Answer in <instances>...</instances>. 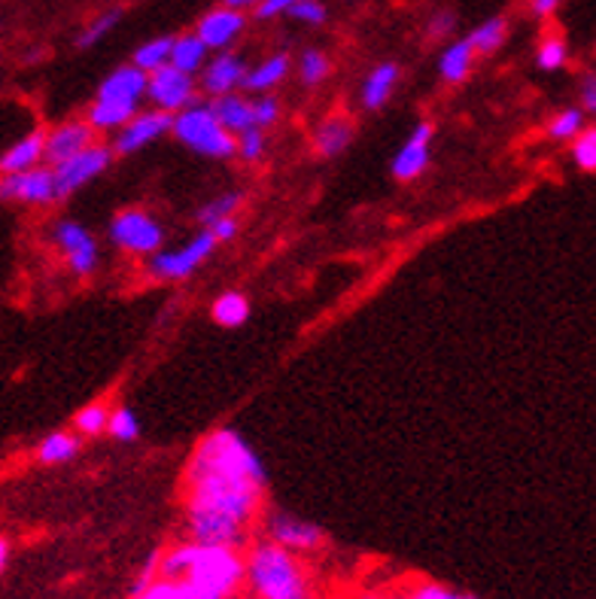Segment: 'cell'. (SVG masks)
Segmentation results:
<instances>
[{
	"label": "cell",
	"mask_w": 596,
	"mask_h": 599,
	"mask_svg": "<svg viewBox=\"0 0 596 599\" xmlns=\"http://www.w3.org/2000/svg\"><path fill=\"white\" fill-rule=\"evenodd\" d=\"M171 68H177L183 73H195L202 71L204 64H207V47H204L198 34H183L174 37V43H171V59H167Z\"/></svg>",
	"instance_id": "21"
},
{
	"label": "cell",
	"mask_w": 596,
	"mask_h": 599,
	"mask_svg": "<svg viewBox=\"0 0 596 599\" xmlns=\"http://www.w3.org/2000/svg\"><path fill=\"white\" fill-rule=\"evenodd\" d=\"M453 28V16L451 12H442V16H435V22H432V34H448Z\"/></svg>",
	"instance_id": "47"
},
{
	"label": "cell",
	"mask_w": 596,
	"mask_h": 599,
	"mask_svg": "<svg viewBox=\"0 0 596 599\" xmlns=\"http://www.w3.org/2000/svg\"><path fill=\"white\" fill-rule=\"evenodd\" d=\"M557 7H561V0H533V12L536 16H551Z\"/></svg>",
	"instance_id": "48"
},
{
	"label": "cell",
	"mask_w": 596,
	"mask_h": 599,
	"mask_svg": "<svg viewBox=\"0 0 596 599\" xmlns=\"http://www.w3.org/2000/svg\"><path fill=\"white\" fill-rule=\"evenodd\" d=\"M7 564H10V541L0 539V576H3Z\"/></svg>",
	"instance_id": "50"
},
{
	"label": "cell",
	"mask_w": 596,
	"mask_h": 599,
	"mask_svg": "<svg viewBox=\"0 0 596 599\" xmlns=\"http://www.w3.org/2000/svg\"><path fill=\"white\" fill-rule=\"evenodd\" d=\"M289 73V55L284 52H277L271 59H265L259 68H253L244 76V89H250V92H268V89H275L277 83H284Z\"/></svg>",
	"instance_id": "23"
},
{
	"label": "cell",
	"mask_w": 596,
	"mask_h": 599,
	"mask_svg": "<svg viewBox=\"0 0 596 599\" xmlns=\"http://www.w3.org/2000/svg\"><path fill=\"white\" fill-rule=\"evenodd\" d=\"M107 417L110 411L107 405H101V402H92V405H85L76 411V417H73V426L83 432V435H101V432L107 430Z\"/></svg>",
	"instance_id": "32"
},
{
	"label": "cell",
	"mask_w": 596,
	"mask_h": 599,
	"mask_svg": "<svg viewBox=\"0 0 596 599\" xmlns=\"http://www.w3.org/2000/svg\"><path fill=\"white\" fill-rule=\"evenodd\" d=\"M171 125H174V116H171V113H162V110L134 113L132 120L125 122L120 132H116L113 153H116V156H132L137 149H144L146 144L158 141L162 134L171 132Z\"/></svg>",
	"instance_id": "11"
},
{
	"label": "cell",
	"mask_w": 596,
	"mask_h": 599,
	"mask_svg": "<svg viewBox=\"0 0 596 599\" xmlns=\"http://www.w3.org/2000/svg\"><path fill=\"white\" fill-rule=\"evenodd\" d=\"M76 454H80V442L73 438L71 432H52V435H47V438L40 442V447H37V459L47 463V466L71 463Z\"/></svg>",
	"instance_id": "26"
},
{
	"label": "cell",
	"mask_w": 596,
	"mask_h": 599,
	"mask_svg": "<svg viewBox=\"0 0 596 599\" xmlns=\"http://www.w3.org/2000/svg\"><path fill=\"white\" fill-rule=\"evenodd\" d=\"M235 153L244 162H259L265 156V134L263 128H247V132L235 134Z\"/></svg>",
	"instance_id": "36"
},
{
	"label": "cell",
	"mask_w": 596,
	"mask_h": 599,
	"mask_svg": "<svg viewBox=\"0 0 596 599\" xmlns=\"http://www.w3.org/2000/svg\"><path fill=\"white\" fill-rule=\"evenodd\" d=\"M430 144H432V125L423 122L418 125L405 146L399 149V156L393 158V177L395 180H414L420 177L427 165H430Z\"/></svg>",
	"instance_id": "15"
},
{
	"label": "cell",
	"mask_w": 596,
	"mask_h": 599,
	"mask_svg": "<svg viewBox=\"0 0 596 599\" xmlns=\"http://www.w3.org/2000/svg\"><path fill=\"white\" fill-rule=\"evenodd\" d=\"M207 107H210L216 122H219L228 134H240L247 132V128H256V125H253V101L235 95V92H232V95L214 97V104H207Z\"/></svg>",
	"instance_id": "18"
},
{
	"label": "cell",
	"mask_w": 596,
	"mask_h": 599,
	"mask_svg": "<svg viewBox=\"0 0 596 599\" xmlns=\"http://www.w3.org/2000/svg\"><path fill=\"white\" fill-rule=\"evenodd\" d=\"M359 599H381V597H359Z\"/></svg>",
	"instance_id": "51"
},
{
	"label": "cell",
	"mask_w": 596,
	"mask_h": 599,
	"mask_svg": "<svg viewBox=\"0 0 596 599\" xmlns=\"http://www.w3.org/2000/svg\"><path fill=\"white\" fill-rule=\"evenodd\" d=\"M298 73H301V80H305L308 85L322 83V80L329 76V59L322 55L320 49H308V52L301 55Z\"/></svg>",
	"instance_id": "35"
},
{
	"label": "cell",
	"mask_w": 596,
	"mask_h": 599,
	"mask_svg": "<svg viewBox=\"0 0 596 599\" xmlns=\"http://www.w3.org/2000/svg\"><path fill=\"white\" fill-rule=\"evenodd\" d=\"M171 132L177 141L207 158H232L235 156V134H228L207 104H189L186 110L174 113Z\"/></svg>",
	"instance_id": "4"
},
{
	"label": "cell",
	"mask_w": 596,
	"mask_h": 599,
	"mask_svg": "<svg viewBox=\"0 0 596 599\" xmlns=\"http://www.w3.org/2000/svg\"><path fill=\"white\" fill-rule=\"evenodd\" d=\"M141 97H146V73L134 64L116 68L97 89V101H116V104L137 107Z\"/></svg>",
	"instance_id": "17"
},
{
	"label": "cell",
	"mask_w": 596,
	"mask_h": 599,
	"mask_svg": "<svg viewBox=\"0 0 596 599\" xmlns=\"http://www.w3.org/2000/svg\"><path fill=\"white\" fill-rule=\"evenodd\" d=\"M43 141H47V132H31L19 144H12L0 156V174H22V171L37 168L43 162Z\"/></svg>",
	"instance_id": "19"
},
{
	"label": "cell",
	"mask_w": 596,
	"mask_h": 599,
	"mask_svg": "<svg viewBox=\"0 0 596 599\" xmlns=\"http://www.w3.org/2000/svg\"><path fill=\"white\" fill-rule=\"evenodd\" d=\"M536 61L542 71H561L563 64H566V43H563L561 37H548V40H542Z\"/></svg>",
	"instance_id": "38"
},
{
	"label": "cell",
	"mask_w": 596,
	"mask_h": 599,
	"mask_svg": "<svg viewBox=\"0 0 596 599\" xmlns=\"http://www.w3.org/2000/svg\"><path fill=\"white\" fill-rule=\"evenodd\" d=\"M0 202L19 204H52L55 195V177L52 168H31L22 174H0Z\"/></svg>",
	"instance_id": "10"
},
{
	"label": "cell",
	"mask_w": 596,
	"mask_h": 599,
	"mask_svg": "<svg viewBox=\"0 0 596 599\" xmlns=\"http://www.w3.org/2000/svg\"><path fill=\"white\" fill-rule=\"evenodd\" d=\"M223 7H226V10H238V12L256 10V7H259V0H223Z\"/></svg>",
	"instance_id": "49"
},
{
	"label": "cell",
	"mask_w": 596,
	"mask_h": 599,
	"mask_svg": "<svg viewBox=\"0 0 596 599\" xmlns=\"http://www.w3.org/2000/svg\"><path fill=\"white\" fill-rule=\"evenodd\" d=\"M472 64H475V49L469 40H456L451 47L444 49L442 61H439V71L448 83H463L469 71H472Z\"/></svg>",
	"instance_id": "24"
},
{
	"label": "cell",
	"mask_w": 596,
	"mask_h": 599,
	"mask_svg": "<svg viewBox=\"0 0 596 599\" xmlns=\"http://www.w3.org/2000/svg\"><path fill=\"white\" fill-rule=\"evenodd\" d=\"M244 585L256 599H314V588L298 554L275 541H256L244 557Z\"/></svg>",
	"instance_id": "3"
},
{
	"label": "cell",
	"mask_w": 596,
	"mask_h": 599,
	"mask_svg": "<svg viewBox=\"0 0 596 599\" xmlns=\"http://www.w3.org/2000/svg\"><path fill=\"white\" fill-rule=\"evenodd\" d=\"M137 107L132 104H116V101H95L89 110V125L95 132H120L125 122L132 120Z\"/></svg>",
	"instance_id": "25"
},
{
	"label": "cell",
	"mask_w": 596,
	"mask_h": 599,
	"mask_svg": "<svg viewBox=\"0 0 596 599\" xmlns=\"http://www.w3.org/2000/svg\"><path fill=\"white\" fill-rule=\"evenodd\" d=\"M244 24H247L244 12L219 7V10H210L207 16H204L202 22H198V31H195V34H198V40H202L207 49H219V52H226V49L240 37Z\"/></svg>",
	"instance_id": "14"
},
{
	"label": "cell",
	"mask_w": 596,
	"mask_h": 599,
	"mask_svg": "<svg viewBox=\"0 0 596 599\" xmlns=\"http://www.w3.org/2000/svg\"><path fill=\"white\" fill-rule=\"evenodd\" d=\"M395 80H399V68L395 64H378L374 71L366 76V83H362V107L366 110H381L390 95H393Z\"/></svg>",
	"instance_id": "20"
},
{
	"label": "cell",
	"mask_w": 596,
	"mask_h": 599,
	"mask_svg": "<svg viewBox=\"0 0 596 599\" xmlns=\"http://www.w3.org/2000/svg\"><path fill=\"white\" fill-rule=\"evenodd\" d=\"M505 34H508V24L505 19H487L484 24H477L475 31L469 34V43L475 49V55H490V52H496V49L505 43Z\"/></svg>",
	"instance_id": "28"
},
{
	"label": "cell",
	"mask_w": 596,
	"mask_h": 599,
	"mask_svg": "<svg viewBox=\"0 0 596 599\" xmlns=\"http://www.w3.org/2000/svg\"><path fill=\"white\" fill-rule=\"evenodd\" d=\"M244 76H247V64L240 55L235 52H219L210 64H204V76L202 85L207 95H232L240 83H244Z\"/></svg>",
	"instance_id": "16"
},
{
	"label": "cell",
	"mask_w": 596,
	"mask_h": 599,
	"mask_svg": "<svg viewBox=\"0 0 596 599\" xmlns=\"http://www.w3.org/2000/svg\"><path fill=\"white\" fill-rule=\"evenodd\" d=\"M113 162V149L110 146L92 144L83 153H76L68 162H61L52 168V177H55V195L59 198H68L76 189H83L89 183L95 180L97 174H104Z\"/></svg>",
	"instance_id": "7"
},
{
	"label": "cell",
	"mask_w": 596,
	"mask_h": 599,
	"mask_svg": "<svg viewBox=\"0 0 596 599\" xmlns=\"http://www.w3.org/2000/svg\"><path fill=\"white\" fill-rule=\"evenodd\" d=\"M158 578L186 581L214 599H232L244 585V554L238 548L183 541L158 557Z\"/></svg>",
	"instance_id": "2"
},
{
	"label": "cell",
	"mask_w": 596,
	"mask_h": 599,
	"mask_svg": "<svg viewBox=\"0 0 596 599\" xmlns=\"http://www.w3.org/2000/svg\"><path fill=\"white\" fill-rule=\"evenodd\" d=\"M247 317H250V301L240 292H226L214 301V320L226 329H238L247 323Z\"/></svg>",
	"instance_id": "27"
},
{
	"label": "cell",
	"mask_w": 596,
	"mask_h": 599,
	"mask_svg": "<svg viewBox=\"0 0 596 599\" xmlns=\"http://www.w3.org/2000/svg\"><path fill=\"white\" fill-rule=\"evenodd\" d=\"M265 481L263 459L238 432L204 435L186 468L189 541L240 551L263 508Z\"/></svg>",
	"instance_id": "1"
},
{
	"label": "cell",
	"mask_w": 596,
	"mask_h": 599,
	"mask_svg": "<svg viewBox=\"0 0 596 599\" xmlns=\"http://www.w3.org/2000/svg\"><path fill=\"white\" fill-rule=\"evenodd\" d=\"M298 0H259L256 7V16L259 19H275L280 12H289V7H296Z\"/></svg>",
	"instance_id": "43"
},
{
	"label": "cell",
	"mask_w": 596,
	"mask_h": 599,
	"mask_svg": "<svg viewBox=\"0 0 596 599\" xmlns=\"http://www.w3.org/2000/svg\"><path fill=\"white\" fill-rule=\"evenodd\" d=\"M582 104H585V110H590V113L596 110V80H594V73H590V76H585V85H582Z\"/></svg>",
	"instance_id": "46"
},
{
	"label": "cell",
	"mask_w": 596,
	"mask_h": 599,
	"mask_svg": "<svg viewBox=\"0 0 596 599\" xmlns=\"http://www.w3.org/2000/svg\"><path fill=\"white\" fill-rule=\"evenodd\" d=\"M216 244H219V240L214 238V231H210V228H202L186 247L153 252V259H150V275L158 277V280H186L189 275H195L198 265L210 259V252L216 250Z\"/></svg>",
	"instance_id": "5"
},
{
	"label": "cell",
	"mask_w": 596,
	"mask_h": 599,
	"mask_svg": "<svg viewBox=\"0 0 596 599\" xmlns=\"http://www.w3.org/2000/svg\"><path fill=\"white\" fill-rule=\"evenodd\" d=\"M171 43H174V37H155V40L144 43L134 52V68H141L144 73L165 68L167 59H171Z\"/></svg>",
	"instance_id": "29"
},
{
	"label": "cell",
	"mask_w": 596,
	"mask_h": 599,
	"mask_svg": "<svg viewBox=\"0 0 596 599\" xmlns=\"http://www.w3.org/2000/svg\"><path fill=\"white\" fill-rule=\"evenodd\" d=\"M120 19H122V12L120 10H110V12H104V16H97L95 22L89 24V28H85L83 34H80V40H76V47H80V49H92L97 43V40H104V37H107L110 31L116 28V22H120Z\"/></svg>",
	"instance_id": "33"
},
{
	"label": "cell",
	"mask_w": 596,
	"mask_h": 599,
	"mask_svg": "<svg viewBox=\"0 0 596 599\" xmlns=\"http://www.w3.org/2000/svg\"><path fill=\"white\" fill-rule=\"evenodd\" d=\"M265 533H268V541H275V545L292 554L320 551L322 545H326L322 527L310 524L305 517L289 515V512H271L268 520H265Z\"/></svg>",
	"instance_id": "8"
},
{
	"label": "cell",
	"mask_w": 596,
	"mask_h": 599,
	"mask_svg": "<svg viewBox=\"0 0 596 599\" xmlns=\"http://www.w3.org/2000/svg\"><path fill=\"white\" fill-rule=\"evenodd\" d=\"M110 240L125 252H134V256H153V252L162 250V240H165V231L155 223L153 216L144 214V210H122L113 219L110 226Z\"/></svg>",
	"instance_id": "6"
},
{
	"label": "cell",
	"mask_w": 596,
	"mask_h": 599,
	"mask_svg": "<svg viewBox=\"0 0 596 599\" xmlns=\"http://www.w3.org/2000/svg\"><path fill=\"white\" fill-rule=\"evenodd\" d=\"M585 128V113L582 110H563L561 116H554L548 134L554 141H573L575 134Z\"/></svg>",
	"instance_id": "34"
},
{
	"label": "cell",
	"mask_w": 596,
	"mask_h": 599,
	"mask_svg": "<svg viewBox=\"0 0 596 599\" xmlns=\"http://www.w3.org/2000/svg\"><path fill=\"white\" fill-rule=\"evenodd\" d=\"M350 141H353V122L347 120V116H332V120H326L317 128V153L326 158L345 153Z\"/></svg>",
	"instance_id": "22"
},
{
	"label": "cell",
	"mask_w": 596,
	"mask_h": 599,
	"mask_svg": "<svg viewBox=\"0 0 596 599\" xmlns=\"http://www.w3.org/2000/svg\"><path fill=\"white\" fill-rule=\"evenodd\" d=\"M158 557H162V554H153V557L146 560L144 569H141V576H137V581H134L132 593H141V590L150 588L155 578H158Z\"/></svg>",
	"instance_id": "42"
},
{
	"label": "cell",
	"mask_w": 596,
	"mask_h": 599,
	"mask_svg": "<svg viewBox=\"0 0 596 599\" xmlns=\"http://www.w3.org/2000/svg\"><path fill=\"white\" fill-rule=\"evenodd\" d=\"M210 231H214L216 240H232L238 235V219H235V216H232V219H223V223L210 226Z\"/></svg>",
	"instance_id": "44"
},
{
	"label": "cell",
	"mask_w": 596,
	"mask_h": 599,
	"mask_svg": "<svg viewBox=\"0 0 596 599\" xmlns=\"http://www.w3.org/2000/svg\"><path fill=\"white\" fill-rule=\"evenodd\" d=\"M390 599H477L472 593H460V590L442 588V585H423V588L411 590L408 597H390Z\"/></svg>",
	"instance_id": "41"
},
{
	"label": "cell",
	"mask_w": 596,
	"mask_h": 599,
	"mask_svg": "<svg viewBox=\"0 0 596 599\" xmlns=\"http://www.w3.org/2000/svg\"><path fill=\"white\" fill-rule=\"evenodd\" d=\"M95 144V128L89 122H64L55 125L43 141V162H49V168H55L61 162H68L76 153H83Z\"/></svg>",
	"instance_id": "13"
},
{
	"label": "cell",
	"mask_w": 596,
	"mask_h": 599,
	"mask_svg": "<svg viewBox=\"0 0 596 599\" xmlns=\"http://www.w3.org/2000/svg\"><path fill=\"white\" fill-rule=\"evenodd\" d=\"M277 116H280V104H277L271 95L253 101V125H256V128H271Z\"/></svg>",
	"instance_id": "39"
},
{
	"label": "cell",
	"mask_w": 596,
	"mask_h": 599,
	"mask_svg": "<svg viewBox=\"0 0 596 599\" xmlns=\"http://www.w3.org/2000/svg\"><path fill=\"white\" fill-rule=\"evenodd\" d=\"M573 156L575 165L582 171H594L596 168V132L594 128H582V132L573 137Z\"/></svg>",
	"instance_id": "37"
},
{
	"label": "cell",
	"mask_w": 596,
	"mask_h": 599,
	"mask_svg": "<svg viewBox=\"0 0 596 599\" xmlns=\"http://www.w3.org/2000/svg\"><path fill=\"white\" fill-rule=\"evenodd\" d=\"M52 238L61 247V252L68 256V262H71L73 275L89 277L97 268V244L95 238L85 231L80 223H71V219H61L55 223V231H52Z\"/></svg>",
	"instance_id": "12"
},
{
	"label": "cell",
	"mask_w": 596,
	"mask_h": 599,
	"mask_svg": "<svg viewBox=\"0 0 596 599\" xmlns=\"http://www.w3.org/2000/svg\"><path fill=\"white\" fill-rule=\"evenodd\" d=\"M171 599H214V597H207L204 590L192 588L186 581H174V597Z\"/></svg>",
	"instance_id": "45"
},
{
	"label": "cell",
	"mask_w": 596,
	"mask_h": 599,
	"mask_svg": "<svg viewBox=\"0 0 596 599\" xmlns=\"http://www.w3.org/2000/svg\"><path fill=\"white\" fill-rule=\"evenodd\" d=\"M240 204H244V195L240 193L216 195L214 202L204 204L202 210H198V223H202L204 228H210V226H216V223H223V219H232Z\"/></svg>",
	"instance_id": "30"
},
{
	"label": "cell",
	"mask_w": 596,
	"mask_h": 599,
	"mask_svg": "<svg viewBox=\"0 0 596 599\" xmlns=\"http://www.w3.org/2000/svg\"><path fill=\"white\" fill-rule=\"evenodd\" d=\"M107 432L113 438H120V442H134L137 435H141V423H137V414H134L132 407H116V411H110L107 417Z\"/></svg>",
	"instance_id": "31"
},
{
	"label": "cell",
	"mask_w": 596,
	"mask_h": 599,
	"mask_svg": "<svg viewBox=\"0 0 596 599\" xmlns=\"http://www.w3.org/2000/svg\"><path fill=\"white\" fill-rule=\"evenodd\" d=\"M289 16L305 24H322L326 22V7L320 0H298L296 7H289Z\"/></svg>",
	"instance_id": "40"
},
{
	"label": "cell",
	"mask_w": 596,
	"mask_h": 599,
	"mask_svg": "<svg viewBox=\"0 0 596 599\" xmlns=\"http://www.w3.org/2000/svg\"><path fill=\"white\" fill-rule=\"evenodd\" d=\"M146 97L153 101L155 110L162 113H179L189 104H195V80L189 73L177 71V68H158V71L146 73Z\"/></svg>",
	"instance_id": "9"
}]
</instances>
